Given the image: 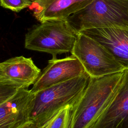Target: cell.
Here are the masks:
<instances>
[{"instance_id":"4","label":"cell","mask_w":128,"mask_h":128,"mask_svg":"<svg viewBox=\"0 0 128 128\" xmlns=\"http://www.w3.org/2000/svg\"><path fill=\"white\" fill-rule=\"evenodd\" d=\"M78 33L66 20H48L40 22L26 34V48L57 54L72 52Z\"/></svg>"},{"instance_id":"11","label":"cell","mask_w":128,"mask_h":128,"mask_svg":"<svg viewBox=\"0 0 128 128\" xmlns=\"http://www.w3.org/2000/svg\"><path fill=\"white\" fill-rule=\"evenodd\" d=\"M34 93L28 88H22L0 104V126L28 120Z\"/></svg>"},{"instance_id":"2","label":"cell","mask_w":128,"mask_h":128,"mask_svg":"<svg viewBox=\"0 0 128 128\" xmlns=\"http://www.w3.org/2000/svg\"><path fill=\"white\" fill-rule=\"evenodd\" d=\"M90 79L85 72L75 78L34 92L28 120L41 128L60 110L72 105Z\"/></svg>"},{"instance_id":"14","label":"cell","mask_w":128,"mask_h":128,"mask_svg":"<svg viewBox=\"0 0 128 128\" xmlns=\"http://www.w3.org/2000/svg\"><path fill=\"white\" fill-rule=\"evenodd\" d=\"M33 0H0V5L4 8L18 12L29 8Z\"/></svg>"},{"instance_id":"13","label":"cell","mask_w":128,"mask_h":128,"mask_svg":"<svg viewBox=\"0 0 128 128\" xmlns=\"http://www.w3.org/2000/svg\"><path fill=\"white\" fill-rule=\"evenodd\" d=\"M22 88H25L0 78V104L9 99Z\"/></svg>"},{"instance_id":"5","label":"cell","mask_w":128,"mask_h":128,"mask_svg":"<svg viewBox=\"0 0 128 128\" xmlns=\"http://www.w3.org/2000/svg\"><path fill=\"white\" fill-rule=\"evenodd\" d=\"M91 78H99L122 72L125 68L102 45L79 32L71 52Z\"/></svg>"},{"instance_id":"9","label":"cell","mask_w":128,"mask_h":128,"mask_svg":"<svg viewBox=\"0 0 128 128\" xmlns=\"http://www.w3.org/2000/svg\"><path fill=\"white\" fill-rule=\"evenodd\" d=\"M94 0H33L29 8L42 22L48 20H64L82 10Z\"/></svg>"},{"instance_id":"7","label":"cell","mask_w":128,"mask_h":128,"mask_svg":"<svg viewBox=\"0 0 128 128\" xmlns=\"http://www.w3.org/2000/svg\"><path fill=\"white\" fill-rule=\"evenodd\" d=\"M79 60L73 55L62 58H52L30 89L33 92L75 78L84 73Z\"/></svg>"},{"instance_id":"12","label":"cell","mask_w":128,"mask_h":128,"mask_svg":"<svg viewBox=\"0 0 128 128\" xmlns=\"http://www.w3.org/2000/svg\"><path fill=\"white\" fill-rule=\"evenodd\" d=\"M72 108L68 105L60 110L41 128H70Z\"/></svg>"},{"instance_id":"8","label":"cell","mask_w":128,"mask_h":128,"mask_svg":"<svg viewBox=\"0 0 128 128\" xmlns=\"http://www.w3.org/2000/svg\"><path fill=\"white\" fill-rule=\"evenodd\" d=\"M80 32L85 34L100 43L125 70L128 69V28L112 26L93 28Z\"/></svg>"},{"instance_id":"15","label":"cell","mask_w":128,"mask_h":128,"mask_svg":"<svg viewBox=\"0 0 128 128\" xmlns=\"http://www.w3.org/2000/svg\"><path fill=\"white\" fill-rule=\"evenodd\" d=\"M28 120H23V121H20L18 122H14L12 124L4 125L3 126H0V128H18L20 127L21 125H22L24 122H26Z\"/></svg>"},{"instance_id":"16","label":"cell","mask_w":128,"mask_h":128,"mask_svg":"<svg viewBox=\"0 0 128 128\" xmlns=\"http://www.w3.org/2000/svg\"><path fill=\"white\" fill-rule=\"evenodd\" d=\"M18 128H38L32 122L28 120Z\"/></svg>"},{"instance_id":"1","label":"cell","mask_w":128,"mask_h":128,"mask_svg":"<svg viewBox=\"0 0 128 128\" xmlns=\"http://www.w3.org/2000/svg\"><path fill=\"white\" fill-rule=\"evenodd\" d=\"M122 72L91 79L72 105L70 128H91L106 106Z\"/></svg>"},{"instance_id":"10","label":"cell","mask_w":128,"mask_h":128,"mask_svg":"<svg viewBox=\"0 0 128 128\" xmlns=\"http://www.w3.org/2000/svg\"><path fill=\"white\" fill-rule=\"evenodd\" d=\"M40 73L30 58L18 56L0 62V78L25 88L33 84Z\"/></svg>"},{"instance_id":"3","label":"cell","mask_w":128,"mask_h":128,"mask_svg":"<svg viewBox=\"0 0 128 128\" xmlns=\"http://www.w3.org/2000/svg\"><path fill=\"white\" fill-rule=\"evenodd\" d=\"M66 20L78 33L93 28H128V0H94Z\"/></svg>"},{"instance_id":"6","label":"cell","mask_w":128,"mask_h":128,"mask_svg":"<svg viewBox=\"0 0 128 128\" xmlns=\"http://www.w3.org/2000/svg\"><path fill=\"white\" fill-rule=\"evenodd\" d=\"M91 128H128V69L110 102Z\"/></svg>"}]
</instances>
